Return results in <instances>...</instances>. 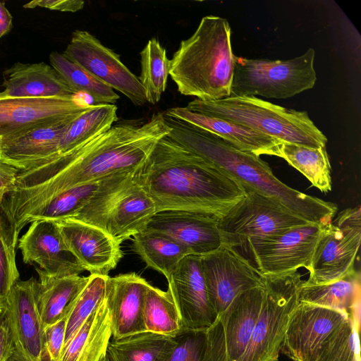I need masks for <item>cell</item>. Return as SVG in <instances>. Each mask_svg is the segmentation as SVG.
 I'll use <instances>...</instances> for the list:
<instances>
[{
    "instance_id": "obj_39",
    "label": "cell",
    "mask_w": 361,
    "mask_h": 361,
    "mask_svg": "<svg viewBox=\"0 0 361 361\" xmlns=\"http://www.w3.org/2000/svg\"><path fill=\"white\" fill-rule=\"evenodd\" d=\"M360 325L350 316L322 350L316 361H360Z\"/></svg>"
},
{
    "instance_id": "obj_3",
    "label": "cell",
    "mask_w": 361,
    "mask_h": 361,
    "mask_svg": "<svg viewBox=\"0 0 361 361\" xmlns=\"http://www.w3.org/2000/svg\"><path fill=\"white\" fill-rule=\"evenodd\" d=\"M171 130L166 135L247 188L274 198L311 223L328 224L337 212L335 204L293 189L273 173L259 156L240 151L221 137L190 124L164 116Z\"/></svg>"
},
{
    "instance_id": "obj_28",
    "label": "cell",
    "mask_w": 361,
    "mask_h": 361,
    "mask_svg": "<svg viewBox=\"0 0 361 361\" xmlns=\"http://www.w3.org/2000/svg\"><path fill=\"white\" fill-rule=\"evenodd\" d=\"M299 302L343 312L360 325V273L320 285H307L302 281Z\"/></svg>"
},
{
    "instance_id": "obj_21",
    "label": "cell",
    "mask_w": 361,
    "mask_h": 361,
    "mask_svg": "<svg viewBox=\"0 0 361 361\" xmlns=\"http://www.w3.org/2000/svg\"><path fill=\"white\" fill-rule=\"evenodd\" d=\"M56 221L67 247L90 274L108 276L123 257L121 245L103 230L71 219Z\"/></svg>"
},
{
    "instance_id": "obj_44",
    "label": "cell",
    "mask_w": 361,
    "mask_h": 361,
    "mask_svg": "<svg viewBox=\"0 0 361 361\" xmlns=\"http://www.w3.org/2000/svg\"><path fill=\"white\" fill-rule=\"evenodd\" d=\"M19 172L16 168L0 161V192L6 195L15 189Z\"/></svg>"
},
{
    "instance_id": "obj_17",
    "label": "cell",
    "mask_w": 361,
    "mask_h": 361,
    "mask_svg": "<svg viewBox=\"0 0 361 361\" xmlns=\"http://www.w3.org/2000/svg\"><path fill=\"white\" fill-rule=\"evenodd\" d=\"M91 105L76 97H0V137L77 116Z\"/></svg>"
},
{
    "instance_id": "obj_35",
    "label": "cell",
    "mask_w": 361,
    "mask_h": 361,
    "mask_svg": "<svg viewBox=\"0 0 361 361\" xmlns=\"http://www.w3.org/2000/svg\"><path fill=\"white\" fill-rule=\"evenodd\" d=\"M51 67L62 80L76 94L84 93L90 96L93 105L114 104L118 94L87 71L68 60L62 54L52 51L49 57Z\"/></svg>"
},
{
    "instance_id": "obj_7",
    "label": "cell",
    "mask_w": 361,
    "mask_h": 361,
    "mask_svg": "<svg viewBox=\"0 0 361 361\" xmlns=\"http://www.w3.org/2000/svg\"><path fill=\"white\" fill-rule=\"evenodd\" d=\"M314 57L312 48L287 60L235 56L230 96L286 99L312 89L317 80Z\"/></svg>"
},
{
    "instance_id": "obj_13",
    "label": "cell",
    "mask_w": 361,
    "mask_h": 361,
    "mask_svg": "<svg viewBox=\"0 0 361 361\" xmlns=\"http://www.w3.org/2000/svg\"><path fill=\"white\" fill-rule=\"evenodd\" d=\"M62 54L104 84L121 92L135 105L147 102L138 77L123 63L118 54L89 32L74 31Z\"/></svg>"
},
{
    "instance_id": "obj_19",
    "label": "cell",
    "mask_w": 361,
    "mask_h": 361,
    "mask_svg": "<svg viewBox=\"0 0 361 361\" xmlns=\"http://www.w3.org/2000/svg\"><path fill=\"white\" fill-rule=\"evenodd\" d=\"M77 116L1 137L0 161L20 171L55 158L61 138Z\"/></svg>"
},
{
    "instance_id": "obj_33",
    "label": "cell",
    "mask_w": 361,
    "mask_h": 361,
    "mask_svg": "<svg viewBox=\"0 0 361 361\" xmlns=\"http://www.w3.org/2000/svg\"><path fill=\"white\" fill-rule=\"evenodd\" d=\"M118 119L115 104H92L71 123L60 140L58 156L72 151L108 130Z\"/></svg>"
},
{
    "instance_id": "obj_15",
    "label": "cell",
    "mask_w": 361,
    "mask_h": 361,
    "mask_svg": "<svg viewBox=\"0 0 361 361\" xmlns=\"http://www.w3.org/2000/svg\"><path fill=\"white\" fill-rule=\"evenodd\" d=\"M17 245L25 264H37L49 276L79 275L85 271L65 243L56 221L31 222Z\"/></svg>"
},
{
    "instance_id": "obj_24",
    "label": "cell",
    "mask_w": 361,
    "mask_h": 361,
    "mask_svg": "<svg viewBox=\"0 0 361 361\" xmlns=\"http://www.w3.org/2000/svg\"><path fill=\"white\" fill-rule=\"evenodd\" d=\"M264 298V285L240 293L218 317L226 361H240L250 341Z\"/></svg>"
},
{
    "instance_id": "obj_5",
    "label": "cell",
    "mask_w": 361,
    "mask_h": 361,
    "mask_svg": "<svg viewBox=\"0 0 361 361\" xmlns=\"http://www.w3.org/2000/svg\"><path fill=\"white\" fill-rule=\"evenodd\" d=\"M190 111L231 121L280 141L326 147L327 138L305 111L285 108L256 97L230 96L212 101L197 99Z\"/></svg>"
},
{
    "instance_id": "obj_6",
    "label": "cell",
    "mask_w": 361,
    "mask_h": 361,
    "mask_svg": "<svg viewBox=\"0 0 361 361\" xmlns=\"http://www.w3.org/2000/svg\"><path fill=\"white\" fill-rule=\"evenodd\" d=\"M140 170L102 178L89 202L71 219L103 230L120 245L145 230L157 212L154 203L137 180Z\"/></svg>"
},
{
    "instance_id": "obj_12",
    "label": "cell",
    "mask_w": 361,
    "mask_h": 361,
    "mask_svg": "<svg viewBox=\"0 0 361 361\" xmlns=\"http://www.w3.org/2000/svg\"><path fill=\"white\" fill-rule=\"evenodd\" d=\"M200 264L208 299L218 317L240 293L263 283L257 269L228 245L201 255Z\"/></svg>"
},
{
    "instance_id": "obj_50",
    "label": "cell",
    "mask_w": 361,
    "mask_h": 361,
    "mask_svg": "<svg viewBox=\"0 0 361 361\" xmlns=\"http://www.w3.org/2000/svg\"></svg>"
},
{
    "instance_id": "obj_29",
    "label": "cell",
    "mask_w": 361,
    "mask_h": 361,
    "mask_svg": "<svg viewBox=\"0 0 361 361\" xmlns=\"http://www.w3.org/2000/svg\"><path fill=\"white\" fill-rule=\"evenodd\" d=\"M101 180L102 179L64 190L24 215L11 227L15 243L18 245V235L22 229L34 221H60L75 216L95 193Z\"/></svg>"
},
{
    "instance_id": "obj_14",
    "label": "cell",
    "mask_w": 361,
    "mask_h": 361,
    "mask_svg": "<svg viewBox=\"0 0 361 361\" xmlns=\"http://www.w3.org/2000/svg\"><path fill=\"white\" fill-rule=\"evenodd\" d=\"M348 317L338 310L299 302L290 317L281 351L293 361H316Z\"/></svg>"
},
{
    "instance_id": "obj_37",
    "label": "cell",
    "mask_w": 361,
    "mask_h": 361,
    "mask_svg": "<svg viewBox=\"0 0 361 361\" xmlns=\"http://www.w3.org/2000/svg\"><path fill=\"white\" fill-rule=\"evenodd\" d=\"M141 73L138 77L147 102L157 103L164 92L169 75L170 59L156 38L149 39L140 51Z\"/></svg>"
},
{
    "instance_id": "obj_11",
    "label": "cell",
    "mask_w": 361,
    "mask_h": 361,
    "mask_svg": "<svg viewBox=\"0 0 361 361\" xmlns=\"http://www.w3.org/2000/svg\"><path fill=\"white\" fill-rule=\"evenodd\" d=\"M328 224L307 223L291 227L271 235L250 239L245 246L263 275L285 274L300 267L308 271L316 245Z\"/></svg>"
},
{
    "instance_id": "obj_20",
    "label": "cell",
    "mask_w": 361,
    "mask_h": 361,
    "mask_svg": "<svg viewBox=\"0 0 361 361\" xmlns=\"http://www.w3.org/2000/svg\"><path fill=\"white\" fill-rule=\"evenodd\" d=\"M213 216L183 210H164L156 212L145 230L166 235L185 247L190 255L201 256L222 245L218 226Z\"/></svg>"
},
{
    "instance_id": "obj_36",
    "label": "cell",
    "mask_w": 361,
    "mask_h": 361,
    "mask_svg": "<svg viewBox=\"0 0 361 361\" xmlns=\"http://www.w3.org/2000/svg\"><path fill=\"white\" fill-rule=\"evenodd\" d=\"M146 331L174 337L183 330L179 312L169 290L148 286L144 303Z\"/></svg>"
},
{
    "instance_id": "obj_9",
    "label": "cell",
    "mask_w": 361,
    "mask_h": 361,
    "mask_svg": "<svg viewBox=\"0 0 361 361\" xmlns=\"http://www.w3.org/2000/svg\"><path fill=\"white\" fill-rule=\"evenodd\" d=\"M243 188L244 197L219 221L222 244L235 248L243 247L250 239L271 235L311 223L274 198L250 188Z\"/></svg>"
},
{
    "instance_id": "obj_4",
    "label": "cell",
    "mask_w": 361,
    "mask_h": 361,
    "mask_svg": "<svg viewBox=\"0 0 361 361\" xmlns=\"http://www.w3.org/2000/svg\"><path fill=\"white\" fill-rule=\"evenodd\" d=\"M235 62L228 20L206 16L194 33L180 42L170 60L169 75L180 94L217 100L231 95Z\"/></svg>"
},
{
    "instance_id": "obj_32",
    "label": "cell",
    "mask_w": 361,
    "mask_h": 361,
    "mask_svg": "<svg viewBox=\"0 0 361 361\" xmlns=\"http://www.w3.org/2000/svg\"><path fill=\"white\" fill-rule=\"evenodd\" d=\"M176 345L174 337L149 331L110 341L109 361H162Z\"/></svg>"
},
{
    "instance_id": "obj_8",
    "label": "cell",
    "mask_w": 361,
    "mask_h": 361,
    "mask_svg": "<svg viewBox=\"0 0 361 361\" xmlns=\"http://www.w3.org/2000/svg\"><path fill=\"white\" fill-rule=\"evenodd\" d=\"M263 275V274H262ZM298 270L263 275L264 298L247 350L240 361H277L302 283Z\"/></svg>"
},
{
    "instance_id": "obj_22",
    "label": "cell",
    "mask_w": 361,
    "mask_h": 361,
    "mask_svg": "<svg viewBox=\"0 0 361 361\" xmlns=\"http://www.w3.org/2000/svg\"><path fill=\"white\" fill-rule=\"evenodd\" d=\"M149 286L134 272L108 276L105 299L111 318L113 339L146 331L143 309Z\"/></svg>"
},
{
    "instance_id": "obj_10",
    "label": "cell",
    "mask_w": 361,
    "mask_h": 361,
    "mask_svg": "<svg viewBox=\"0 0 361 361\" xmlns=\"http://www.w3.org/2000/svg\"><path fill=\"white\" fill-rule=\"evenodd\" d=\"M360 241V207L343 210L323 228L308 270L309 278L303 283L325 284L355 274Z\"/></svg>"
},
{
    "instance_id": "obj_31",
    "label": "cell",
    "mask_w": 361,
    "mask_h": 361,
    "mask_svg": "<svg viewBox=\"0 0 361 361\" xmlns=\"http://www.w3.org/2000/svg\"><path fill=\"white\" fill-rule=\"evenodd\" d=\"M135 252L146 265L169 279L179 262L190 252L171 238L162 233L143 230L133 236Z\"/></svg>"
},
{
    "instance_id": "obj_41",
    "label": "cell",
    "mask_w": 361,
    "mask_h": 361,
    "mask_svg": "<svg viewBox=\"0 0 361 361\" xmlns=\"http://www.w3.org/2000/svg\"><path fill=\"white\" fill-rule=\"evenodd\" d=\"M66 318L44 329L46 361L60 360L64 343Z\"/></svg>"
},
{
    "instance_id": "obj_34",
    "label": "cell",
    "mask_w": 361,
    "mask_h": 361,
    "mask_svg": "<svg viewBox=\"0 0 361 361\" xmlns=\"http://www.w3.org/2000/svg\"><path fill=\"white\" fill-rule=\"evenodd\" d=\"M279 157L300 172L323 192L331 190V164L326 147H310L281 142Z\"/></svg>"
},
{
    "instance_id": "obj_38",
    "label": "cell",
    "mask_w": 361,
    "mask_h": 361,
    "mask_svg": "<svg viewBox=\"0 0 361 361\" xmlns=\"http://www.w3.org/2000/svg\"><path fill=\"white\" fill-rule=\"evenodd\" d=\"M108 276L90 274L87 284L67 316L63 347L105 298Z\"/></svg>"
},
{
    "instance_id": "obj_30",
    "label": "cell",
    "mask_w": 361,
    "mask_h": 361,
    "mask_svg": "<svg viewBox=\"0 0 361 361\" xmlns=\"http://www.w3.org/2000/svg\"><path fill=\"white\" fill-rule=\"evenodd\" d=\"M174 338L175 346L162 361H226L219 319L207 329H183Z\"/></svg>"
},
{
    "instance_id": "obj_42",
    "label": "cell",
    "mask_w": 361,
    "mask_h": 361,
    "mask_svg": "<svg viewBox=\"0 0 361 361\" xmlns=\"http://www.w3.org/2000/svg\"><path fill=\"white\" fill-rule=\"evenodd\" d=\"M15 348L10 317L4 306L0 313V361H6Z\"/></svg>"
},
{
    "instance_id": "obj_48",
    "label": "cell",
    "mask_w": 361,
    "mask_h": 361,
    "mask_svg": "<svg viewBox=\"0 0 361 361\" xmlns=\"http://www.w3.org/2000/svg\"><path fill=\"white\" fill-rule=\"evenodd\" d=\"M104 361H109V360L108 359L107 356H106V357Z\"/></svg>"
},
{
    "instance_id": "obj_40",
    "label": "cell",
    "mask_w": 361,
    "mask_h": 361,
    "mask_svg": "<svg viewBox=\"0 0 361 361\" xmlns=\"http://www.w3.org/2000/svg\"><path fill=\"white\" fill-rule=\"evenodd\" d=\"M11 227L0 212V307H4L13 285L19 280Z\"/></svg>"
},
{
    "instance_id": "obj_49",
    "label": "cell",
    "mask_w": 361,
    "mask_h": 361,
    "mask_svg": "<svg viewBox=\"0 0 361 361\" xmlns=\"http://www.w3.org/2000/svg\"><path fill=\"white\" fill-rule=\"evenodd\" d=\"M3 307H0V313H1V310H2V308H3Z\"/></svg>"
},
{
    "instance_id": "obj_46",
    "label": "cell",
    "mask_w": 361,
    "mask_h": 361,
    "mask_svg": "<svg viewBox=\"0 0 361 361\" xmlns=\"http://www.w3.org/2000/svg\"><path fill=\"white\" fill-rule=\"evenodd\" d=\"M6 361H27L25 357H23L15 348L12 355Z\"/></svg>"
},
{
    "instance_id": "obj_45",
    "label": "cell",
    "mask_w": 361,
    "mask_h": 361,
    "mask_svg": "<svg viewBox=\"0 0 361 361\" xmlns=\"http://www.w3.org/2000/svg\"><path fill=\"white\" fill-rule=\"evenodd\" d=\"M13 17L5 6L0 1V38L7 35L13 28Z\"/></svg>"
},
{
    "instance_id": "obj_1",
    "label": "cell",
    "mask_w": 361,
    "mask_h": 361,
    "mask_svg": "<svg viewBox=\"0 0 361 361\" xmlns=\"http://www.w3.org/2000/svg\"><path fill=\"white\" fill-rule=\"evenodd\" d=\"M171 130L162 113L142 125L116 124L86 144L18 173L0 212L12 227L24 215L54 195L109 175L138 171L159 140Z\"/></svg>"
},
{
    "instance_id": "obj_16",
    "label": "cell",
    "mask_w": 361,
    "mask_h": 361,
    "mask_svg": "<svg viewBox=\"0 0 361 361\" xmlns=\"http://www.w3.org/2000/svg\"><path fill=\"white\" fill-rule=\"evenodd\" d=\"M167 281L183 329H207L216 322L218 316L208 299L200 256H185Z\"/></svg>"
},
{
    "instance_id": "obj_2",
    "label": "cell",
    "mask_w": 361,
    "mask_h": 361,
    "mask_svg": "<svg viewBox=\"0 0 361 361\" xmlns=\"http://www.w3.org/2000/svg\"><path fill=\"white\" fill-rule=\"evenodd\" d=\"M137 176L157 212L190 211L219 221L245 195L238 181L167 136L158 141Z\"/></svg>"
},
{
    "instance_id": "obj_23",
    "label": "cell",
    "mask_w": 361,
    "mask_h": 361,
    "mask_svg": "<svg viewBox=\"0 0 361 361\" xmlns=\"http://www.w3.org/2000/svg\"><path fill=\"white\" fill-rule=\"evenodd\" d=\"M164 114L217 135L240 151L259 157L266 154L279 157L281 141L250 128L194 112L186 107L171 108Z\"/></svg>"
},
{
    "instance_id": "obj_47",
    "label": "cell",
    "mask_w": 361,
    "mask_h": 361,
    "mask_svg": "<svg viewBox=\"0 0 361 361\" xmlns=\"http://www.w3.org/2000/svg\"><path fill=\"white\" fill-rule=\"evenodd\" d=\"M5 195L0 192V204L2 202L3 200H4V197Z\"/></svg>"
},
{
    "instance_id": "obj_18",
    "label": "cell",
    "mask_w": 361,
    "mask_h": 361,
    "mask_svg": "<svg viewBox=\"0 0 361 361\" xmlns=\"http://www.w3.org/2000/svg\"><path fill=\"white\" fill-rule=\"evenodd\" d=\"M37 283L33 277L19 279L12 287L5 305L16 349L27 361H46L44 327L36 300Z\"/></svg>"
},
{
    "instance_id": "obj_43",
    "label": "cell",
    "mask_w": 361,
    "mask_h": 361,
    "mask_svg": "<svg viewBox=\"0 0 361 361\" xmlns=\"http://www.w3.org/2000/svg\"><path fill=\"white\" fill-rule=\"evenodd\" d=\"M84 4L85 2L80 0H35L23 6L25 8L41 7L53 11L74 13L83 8Z\"/></svg>"
},
{
    "instance_id": "obj_26",
    "label": "cell",
    "mask_w": 361,
    "mask_h": 361,
    "mask_svg": "<svg viewBox=\"0 0 361 361\" xmlns=\"http://www.w3.org/2000/svg\"><path fill=\"white\" fill-rule=\"evenodd\" d=\"M39 276L36 290L38 311L44 329L67 317L87 284L88 276H51L36 267Z\"/></svg>"
},
{
    "instance_id": "obj_25",
    "label": "cell",
    "mask_w": 361,
    "mask_h": 361,
    "mask_svg": "<svg viewBox=\"0 0 361 361\" xmlns=\"http://www.w3.org/2000/svg\"><path fill=\"white\" fill-rule=\"evenodd\" d=\"M4 87L0 97L72 98L76 94L56 71L44 62H17L3 73Z\"/></svg>"
},
{
    "instance_id": "obj_27",
    "label": "cell",
    "mask_w": 361,
    "mask_h": 361,
    "mask_svg": "<svg viewBox=\"0 0 361 361\" xmlns=\"http://www.w3.org/2000/svg\"><path fill=\"white\" fill-rule=\"evenodd\" d=\"M111 336V318L104 298L63 347L59 361H104Z\"/></svg>"
}]
</instances>
